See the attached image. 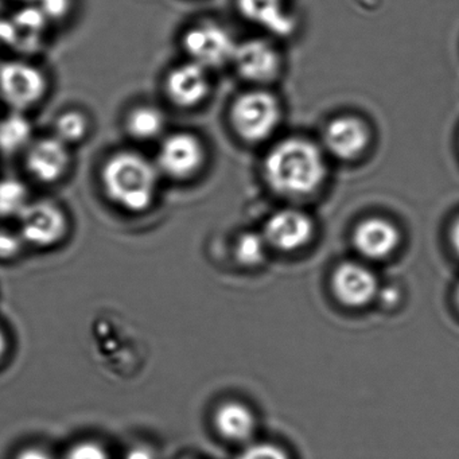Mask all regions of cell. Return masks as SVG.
Listing matches in <instances>:
<instances>
[{
  "label": "cell",
  "instance_id": "obj_28",
  "mask_svg": "<svg viewBox=\"0 0 459 459\" xmlns=\"http://www.w3.org/2000/svg\"><path fill=\"white\" fill-rule=\"evenodd\" d=\"M451 238H453L454 248H455L456 254L459 255V221L454 225L453 235H451Z\"/></svg>",
  "mask_w": 459,
  "mask_h": 459
},
{
  "label": "cell",
  "instance_id": "obj_13",
  "mask_svg": "<svg viewBox=\"0 0 459 459\" xmlns=\"http://www.w3.org/2000/svg\"><path fill=\"white\" fill-rule=\"evenodd\" d=\"M217 434L228 442L248 443L256 431V418L251 408L238 400L221 403L213 413Z\"/></svg>",
  "mask_w": 459,
  "mask_h": 459
},
{
  "label": "cell",
  "instance_id": "obj_27",
  "mask_svg": "<svg viewBox=\"0 0 459 459\" xmlns=\"http://www.w3.org/2000/svg\"><path fill=\"white\" fill-rule=\"evenodd\" d=\"M7 351V338L4 330L0 329V361L4 359V354Z\"/></svg>",
  "mask_w": 459,
  "mask_h": 459
},
{
  "label": "cell",
  "instance_id": "obj_29",
  "mask_svg": "<svg viewBox=\"0 0 459 459\" xmlns=\"http://www.w3.org/2000/svg\"><path fill=\"white\" fill-rule=\"evenodd\" d=\"M456 299H458V305H459V287H458V292H456Z\"/></svg>",
  "mask_w": 459,
  "mask_h": 459
},
{
  "label": "cell",
  "instance_id": "obj_4",
  "mask_svg": "<svg viewBox=\"0 0 459 459\" xmlns=\"http://www.w3.org/2000/svg\"><path fill=\"white\" fill-rule=\"evenodd\" d=\"M154 162L160 176L173 181H189L205 165V144L197 134L176 131L162 139Z\"/></svg>",
  "mask_w": 459,
  "mask_h": 459
},
{
  "label": "cell",
  "instance_id": "obj_16",
  "mask_svg": "<svg viewBox=\"0 0 459 459\" xmlns=\"http://www.w3.org/2000/svg\"><path fill=\"white\" fill-rule=\"evenodd\" d=\"M399 243V232L394 224L383 219L361 222L354 232L356 248L369 259H384Z\"/></svg>",
  "mask_w": 459,
  "mask_h": 459
},
{
  "label": "cell",
  "instance_id": "obj_19",
  "mask_svg": "<svg viewBox=\"0 0 459 459\" xmlns=\"http://www.w3.org/2000/svg\"><path fill=\"white\" fill-rule=\"evenodd\" d=\"M90 130V117L80 109H66L53 123V135L69 147L82 143Z\"/></svg>",
  "mask_w": 459,
  "mask_h": 459
},
{
  "label": "cell",
  "instance_id": "obj_8",
  "mask_svg": "<svg viewBox=\"0 0 459 459\" xmlns=\"http://www.w3.org/2000/svg\"><path fill=\"white\" fill-rule=\"evenodd\" d=\"M212 92L211 71L187 60L174 66L166 74L165 93L174 107L197 108Z\"/></svg>",
  "mask_w": 459,
  "mask_h": 459
},
{
  "label": "cell",
  "instance_id": "obj_12",
  "mask_svg": "<svg viewBox=\"0 0 459 459\" xmlns=\"http://www.w3.org/2000/svg\"><path fill=\"white\" fill-rule=\"evenodd\" d=\"M333 289L343 305L359 307L375 298L378 284L369 268L359 263H343L333 276Z\"/></svg>",
  "mask_w": 459,
  "mask_h": 459
},
{
  "label": "cell",
  "instance_id": "obj_24",
  "mask_svg": "<svg viewBox=\"0 0 459 459\" xmlns=\"http://www.w3.org/2000/svg\"><path fill=\"white\" fill-rule=\"evenodd\" d=\"M238 459H290L286 451L273 443H252Z\"/></svg>",
  "mask_w": 459,
  "mask_h": 459
},
{
  "label": "cell",
  "instance_id": "obj_6",
  "mask_svg": "<svg viewBox=\"0 0 459 459\" xmlns=\"http://www.w3.org/2000/svg\"><path fill=\"white\" fill-rule=\"evenodd\" d=\"M181 44L187 60L213 71L230 64L238 42L220 23L201 21L185 31Z\"/></svg>",
  "mask_w": 459,
  "mask_h": 459
},
{
  "label": "cell",
  "instance_id": "obj_1",
  "mask_svg": "<svg viewBox=\"0 0 459 459\" xmlns=\"http://www.w3.org/2000/svg\"><path fill=\"white\" fill-rule=\"evenodd\" d=\"M104 195L128 213H143L154 205L160 192V173L155 162L133 150L107 158L101 168Z\"/></svg>",
  "mask_w": 459,
  "mask_h": 459
},
{
  "label": "cell",
  "instance_id": "obj_25",
  "mask_svg": "<svg viewBox=\"0 0 459 459\" xmlns=\"http://www.w3.org/2000/svg\"><path fill=\"white\" fill-rule=\"evenodd\" d=\"M65 459H109V456L98 443L82 442L74 445L66 454Z\"/></svg>",
  "mask_w": 459,
  "mask_h": 459
},
{
  "label": "cell",
  "instance_id": "obj_22",
  "mask_svg": "<svg viewBox=\"0 0 459 459\" xmlns=\"http://www.w3.org/2000/svg\"><path fill=\"white\" fill-rule=\"evenodd\" d=\"M25 246V241L18 230L0 228V259H15L20 256Z\"/></svg>",
  "mask_w": 459,
  "mask_h": 459
},
{
  "label": "cell",
  "instance_id": "obj_3",
  "mask_svg": "<svg viewBox=\"0 0 459 459\" xmlns=\"http://www.w3.org/2000/svg\"><path fill=\"white\" fill-rule=\"evenodd\" d=\"M278 99L263 90L247 91L232 101L228 112L230 128L240 141L260 143L270 138L281 122Z\"/></svg>",
  "mask_w": 459,
  "mask_h": 459
},
{
  "label": "cell",
  "instance_id": "obj_17",
  "mask_svg": "<svg viewBox=\"0 0 459 459\" xmlns=\"http://www.w3.org/2000/svg\"><path fill=\"white\" fill-rule=\"evenodd\" d=\"M130 138L138 142H152L165 133L166 115L160 107L141 104L130 109L125 120Z\"/></svg>",
  "mask_w": 459,
  "mask_h": 459
},
{
  "label": "cell",
  "instance_id": "obj_10",
  "mask_svg": "<svg viewBox=\"0 0 459 459\" xmlns=\"http://www.w3.org/2000/svg\"><path fill=\"white\" fill-rule=\"evenodd\" d=\"M230 64L240 79L254 84L273 82L281 72L278 50L270 42L259 39L238 42Z\"/></svg>",
  "mask_w": 459,
  "mask_h": 459
},
{
  "label": "cell",
  "instance_id": "obj_23",
  "mask_svg": "<svg viewBox=\"0 0 459 459\" xmlns=\"http://www.w3.org/2000/svg\"><path fill=\"white\" fill-rule=\"evenodd\" d=\"M26 6L34 7L45 15L48 20H61L68 14L72 7V0H23Z\"/></svg>",
  "mask_w": 459,
  "mask_h": 459
},
{
  "label": "cell",
  "instance_id": "obj_7",
  "mask_svg": "<svg viewBox=\"0 0 459 459\" xmlns=\"http://www.w3.org/2000/svg\"><path fill=\"white\" fill-rule=\"evenodd\" d=\"M49 91V80L39 66L28 61L0 65V96L13 111L25 112L39 106Z\"/></svg>",
  "mask_w": 459,
  "mask_h": 459
},
{
  "label": "cell",
  "instance_id": "obj_5",
  "mask_svg": "<svg viewBox=\"0 0 459 459\" xmlns=\"http://www.w3.org/2000/svg\"><path fill=\"white\" fill-rule=\"evenodd\" d=\"M18 232L26 246L52 248L68 236L69 217L55 201H30L18 216Z\"/></svg>",
  "mask_w": 459,
  "mask_h": 459
},
{
  "label": "cell",
  "instance_id": "obj_2",
  "mask_svg": "<svg viewBox=\"0 0 459 459\" xmlns=\"http://www.w3.org/2000/svg\"><path fill=\"white\" fill-rule=\"evenodd\" d=\"M264 179L273 192L305 195L314 192L325 178L324 157L316 144L305 139H286L268 152L263 163Z\"/></svg>",
  "mask_w": 459,
  "mask_h": 459
},
{
  "label": "cell",
  "instance_id": "obj_20",
  "mask_svg": "<svg viewBox=\"0 0 459 459\" xmlns=\"http://www.w3.org/2000/svg\"><path fill=\"white\" fill-rule=\"evenodd\" d=\"M267 241L262 233L247 232L240 233L232 247V255L236 262L243 267L252 268L262 264L267 256Z\"/></svg>",
  "mask_w": 459,
  "mask_h": 459
},
{
  "label": "cell",
  "instance_id": "obj_26",
  "mask_svg": "<svg viewBox=\"0 0 459 459\" xmlns=\"http://www.w3.org/2000/svg\"><path fill=\"white\" fill-rule=\"evenodd\" d=\"M15 459H55L52 454L48 453L47 450L41 447H36V446H30V447L23 448L20 453L17 454Z\"/></svg>",
  "mask_w": 459,
  "mask_h": 459
},
{
  "label": "cell",
  "instance_id": "obj_21",
  "mask_svg": "<svg viewBox=\"0 0 459 459\" xmlns=\"http://www.w3.org/2000/svg\"><path fill=\"white\" fill-rule=\"evenodd\" d=\"M30 203L29 189L21 179H0V217L12 219L20 216Z\"/></svg>",
  "mask_w": 459,
  "mask_h": 459
},
{
  "label": "cell",
  "instance_id": "obj_15",
  "mask_svg": "<svg viewBox=\"0 0 459 459\" xmlns=\"http://www.w3.org/2000/svg\"><path fill=\"white\" fill-rule=\"evenodd\" d=\"M238 7L243 18L275 36L294 31V18L286 12L284 0H238Z\"/></svg>",
  "mask_w": 459,
  "mask_h": 459
},
{
  "label": "cell",
  "instance_id": "obj_9",
  "mask_svg": "<svg viewBox=\"0 0 459 459\" xmlns=\"http://www.w3.org/2000/svg\"><path fill=\"white\" fill-rule=\"evenodd\" d=\"M71 147L55 135L34 139L25 152V166L39 184L60 182L71 169Z\"/></svg>",
  "mask_w": 459,
  "mask_h": 459
},
{
  "label": "cell",
  "instance_id": "obj_11",
  "mask_svg": "<svg viewBox=\"0 0 459 459\" xmlns=\"http://www.w3.org/2000/svg\"><path fill=\"white\" fill-rule=\"evenodd\" d=\"M262 235L268 247L283 252L297 251L310 240L313 222L302 212L283 209L268 217Z\"/></svg>",
  "mask_w": 459,
  "mask_h": 459
},
{
  "label": "cell",
  "instance_id": "obj_14",
  "mask_svg": "<svg viewBox=\"0 0 459 459\" xmlns=\"http://www.w3.org/2000/svg\"><path fill=\"white\" fill-rule=\"evenodd\" d=\"M369 141L364 123L354 117H340L327 126L325 143L327 149L341 160L359 157Z\"/></svg>",
  "mask_w": 459,
  "mask_h": 459
},
{
  "label": "cell",
  "instance_id": "obj_30",
  "mask_svg": "<svg viewBox=\"0 0 459 459\" xmlns=\"http://www.w3.org/2000/svg\"><path fill=\"white\" fill-rule=\"evenodd\" d=\"M0 4H2V0H0Z\"/></svg>",
  "mask_w": 459,
  "mask_h": 459
},
{
  "label": "cell",
  "instance_id": "obj_18",
  "mask_svg": "<svg viewBox=\"0 0 459 459\" xmlns=\"http://www.w3.org/2000/svg\"><path fill=\"white\" fill-rule=\"evenodd\" d=\"M33 126L25 112L13 111L0 119V152L15 155L25 152L33 138Z\"/></svg>",
  "mask_w": 459,
  "mask_h": 459
}]
</instances>
